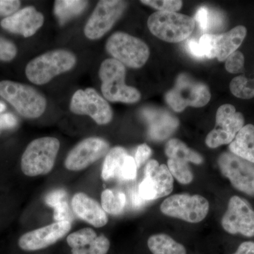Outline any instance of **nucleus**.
I'll list each match as a JSON object with an SVG mask.
<instances>
[{
    "label": "nucleus",
    "instance_id": "nucleus-32",
    "mask_svg": "<svg viewBox=\"0 0 254 254\" xmlns=\"http://www.w3.org/2000/svg\"><path fill=\"white\" fill-rule=\"evenodd\" d=\"M225 16L220 11L215 9L208 8V29L207 32L220 31L225 26Z\"/></svg>",
    "mask_w": 254,
    "mask_h": 254
},
{
    "label": "nucleus",
    "instance_id": "nucleus-43",
    "mask_svg": "<svg viewBox=\"0 0 254 254\" xmlns=\"http://www.w3.org/2000/svg\"><path fill=\"white\" fill-rule=\"evenodd\" d=\"M6 109V105L2 102L0 101V113H2Z\"/></svg>",
    "mask_w": 254,
    "mask_h": 254
},
{
    "label": "nucleus",
    "instance_id": "nucleus-5",
    "mask_svg": "<svg viewBox=\"0 0 254 254\" xmlns=\"http://www.w3.org/2000/svg\"><path fill=\"white\" fill-rule=\"evenodd\" d=\"M148 29L157 38L168 43H180L193 33L195 20L187 15L156 11L148 19Z\"/></svg>",
    "mask_w": 254,
    "mask_h": 254
},
{
    "label": "nucleus",
    "instance_id": "nucleus-37",
    "mask_svg": "<svg viewBox=\"0 0 254 254\" xmlns=\"http://www.w3.org/2000/svg\"><path fill=\"white\" fill-rule=\"evenodd\" d=\"M53 208L55 209L54 218L56 222L69 221V210L66 200L58 203Z\"/></svg>",
    "mask_w": 254,
    "mask_h": 254
},
{
    "label": "nucleus",
    "instance_id": "nucleus-22",
    "mask_svg": "<svg viewBox=\"0 0 254 254\" xmlns=\"http://www.w3.org/2000/svg\"><path fill=\"white\" fill-rule=\"evenodd\" d=\"M232 154L254 164V126L247 125L239 131L230 143Z\"/></svg>",
    "mask_w": 254,
    "mask_h": 254
},
{
    "label": "nucleus",
    "instance_id": "nucleus-18",
    "mask_svg": "<svg viewBox=\"0 0 254 254\" xmlns=\"http://www.w3.org/2000/svg\"><path fill=\"white\" fill-rule=\"evenodd\" d=\"M66 242L71 254H107L110 247V240L104 235L98 236L90 227L70 234Z\"/></svg>",
    "mask_w": 254,
    "mask_h": 254
},
{
    "label": "nucleus",
    "instance_id": "nucleus-31",
    "mask_svg": "<svg viewBox=\"0 0 254 254\" xmlns=\"http://www.w3.org/2000/svg\"><path fill=\"white\" fill-rule=\"evenodd\" d=\"M17 55V48L12 41L0 36V62H10Z\"/></svg>",
    "mask_w": 254,
    "mask_h": 254
},
{
    "label": "nucleus",
    "instance_id": "nucleus-34",
    "mask_svg": "<svg viewBox=\"0 0 254 254\" xmlns=\"http://www.w3.org/2000/svg\"><path fill=\"white\" fill-rule=\"evenodd\" d=\"M137 166L134 158L128 155L127 157L120 180L123 181H129L134 180L137 175Z\"/></svg>",
    "mask_w": 254,
    "mask_h": 254
},
{
    "label": "nucleus",
    "instance_id": "nucleus-10",
    "mask_svg": "<svg viewBox=\"0 0 254 254\" xmlns=\"http://www.w3.org/2000/svg\"><path fill=\"white\" fill-rule=\"evenodd\" d=\"M71 113L91 117L98 125H106L112 121L113 112L106 100L93 88L75 92L70 103Z\"/></svg>",
    "mask_w": 254,
    "mask_h": 254
},
{
    "label": "nucleus",
    "instance_id": "nucleus-36",
    "mask_svg": "<svg viewBox=\"0 0 254 254\" xmlns=\"http://www.w3.org/2000/svg\"><path fill=\"white\" fill-rule=\"evenodd\" d=\"M152 155V150L147 144H141L137 148L136 154H135L134 160L137 168L145 163V161L150 158Z\"/></svg>",
    "mask_w": 254,
    "mask_h": 254
},
{
    "label": "nucleus",
    "instance_id": "nucleus-21",
    "mask_svg": "<svg viewBox=\"0 0 254 254\" xmlns=\"http://www.w3.org/2000/svg\"><path fill=\"white\" fill-rule=\"evenodd\" d=\"M247 33V28L245 26H238L227 33L216 34L217 59L220 62L225 61L230 55L236 52L237 48L243 43Z\"/></svg>",
    "mask_w": 254,
    "mask_h": 254
},
{
    "label": "nucleus",
    "instance_id": "nucleus-12",
    "mask_svg": "<svg viewBox=\"0 0 254 254\" xmlns=\"http://www.w3.org/2000/svg\"><path fill=\"white\" fill-rule=\"evenodd\" d=\"M174 178L165 165L150 160L144 170V178L138 186V194L145 201L166 196L173 191Z\"/></svg>",
    "mask_w": 254,
    "mask_h": 254
},
{
    "label": "nucleus",
    "instance_id": "nucleus-11",
    "mask_svg": "<svg viewBox=\"0 0 254 254\" xmlns=\"http://www.w3.org/2000/svg\"><path fill=\"white\" fill-rule=\"evenodd\" d=\"M127 3L119 0L98 1L84 27V34L90 40H98L105 36L121 17Z\"/></svg>",
    "mask_w": 254,
    "mask_h": 254
},
{
    "label": "nucleus",
    "instance_id": "nucleus-20",
    "mask_svg": "<svg viewBox=\"0 0 254 254\" xmlns=\"http://www.w3.org/2000/svg\"><path fill=\"white\" fill-rule=\"evenodd\" d=\"M144 117L149 123L150 138L155 141L166 139L179 126L177 118L165 110L146 109Z\"/></svg>",
    "mask_w": 254,
    "mask_h": 254
},
{
    "label": "nucleus",
    "instance_id": "nucleus-7",
    "mask_svg": "<svg viewBox=\"0 0 254 254\" xmlns=\"http://www.w3.org/2000/svg\"><path fill=\"white\" fill-rule=\"evenodd\" d=\"M210 100L208 86L187 74L179 76L175 87L165 95L169 106L179 113L189 106L201 108L208 104Z\"/></svg>",
    "mask_w": 254,
    "mask_h": 254
},
{
    "label": "nucleus",
    "instance_id": "nucleus-39",
    "mask_svg": "<svg viewBox=\"0 0 254 254\" xmlns=\"http://www.w3.org/2000/svg\"><path fill=\"white\" fill-rule=\"evenodd\" d=\"M66 196V193L63 190H57L52 192L46 197V203L50 206L54 208L55 205L64 201L65 197Z\"/></svg>",
    "mask_w": 254,
    "mask_h": 254
},
{
    "label": "nucleus",
    "instance_id": "nucleus-35",
    "mask_svg": "<svg viewBox=\"0 0 254 254\" xmlns=\"http://www.w3.org/2000/svg\"><path fill=\"white\" fill-rule=\"evenodd\" d=\"M21 6L18 0H0V16H7L14 14Z\"/></svg>",
    "mask_w": 254,
    "mask_h": 254
},
{
    "label": "nucleus",
    "instance_id": "nucleus-17",
    "mask_svg": "<svg viewBox=\"0 0 254 254\" xmlns=\"http://www.w3.org/2000/svg\"><path fill=\"white\" fill-rule=\"evenodd\" d=\"M45 18L34 6H26L5 17L0 22L1 27L9 33L25 38L33 36L43 26Z\"/></svg>",
    "mask_w": 254,
    "mask_h": 254
},
{
    "label": "nucleus",
    "instance_id": "nucleus-4",
    "mask_svg": "<svg viewBox=\"0 0 254 254\" xmlns=\"http://www.w3.org/2000/svg\"><path fill=\"white\" fill-rule=\"evenodd\" d=\"M0 96L25 118H39L46 110V98L33 87L18 82L0 81Z\"/></svg>",
    "mask_w": 254,
    "mask_h": 254
},
{
    "label": "nucleus",
    "instance_id": "nucleus-1",
    "mask_svg": "<svg viewBox=\"0 0 254 254\" xmlns=\"http://www.w3.org/2000/svg\"><path fill=\"white\" fill-rule=\"evenodd\" d=\"M76 64L75 55L68 50L57 49L43 53L26 65V77L34 84H46L56 76L67 72Z\"/></svg>",
    "mask_w": 254,
    "mask_h": 254
},
{
    "label": "nucleus",
    "instance_id": "nucleus-30",
    "mask_svg": "<svg viewBox=\"0 0 254 254\" xmlns=\"http://www.w3.org/2000/svg\"><path fill=\"white\" fill-rule=\"evenodd\" d=\"M215 42H216V34L205 33L200 37L198 44L205 58L208 59H213L216 58Z\"/></svg>",
    "mask_w": 254,
    "mask_h": 254
},
{
    "label": "nucleus",
    "instance_id": "nucleus-14",
    "mask_svg": "<svg viewBox=\"0 0 254 254\" xmlns=\"http://www.w3.org/2000/svg\"><path fill=\"white\" fill-rule=\"evenodd\" d=\"M110 146L104 138L89 137L82 140L68 152L64 166L69 171H81L103 158Z\"/></svg>",
    "mask_w": 254,
    "mask_h": 254
},
{
    "label": "nucleus",
    "instance_id": "nucleus-6",
    "mask_svg": "<svg viewBox=\"0 0 254 254\" xmlns=\"http://www.w3.org/2000/svg\"><path fill=\"white\" fill-rule=\"evenodd\" d=\"M105 48L113 59L132 68L142 67L150 56L149 48L144 42L124 32L113 33Z\"/></svg>",
    "mask_w": 254,
    "mask_h": 254
},
{
    "label": "nucleus",
    "instance_id": "nucleus-3",
    "mask_svg": "<svg viewBox=\"0 0 254 254\" xmlns=\"http://www.w3.org/2000/svg\"><path fill=\"white\" fill-rule=\"evenodd\" d=\"M60 148V142L55 137H42L33 140L21 157V171L31 177L48 175L54 168Z\"/></svg>",
    "mask_w": 254,
    "mask_h": 254
},
{
    "label": "nucleus",
    "instance_id": "nucleus-25",
    "mask_svg": "<svg viewBox=\"0 0 254 254\" xmlns=\"http://www.w3.org/2000/svg\"><path fill=\"white\" fill-rule=\"evenodd\" d=\"M148 247L153 254H187L185 247L165 234L149 237Z\"/></svg>",
    "mask_w": 254,
    "mask_h": 254
},
{
    "label": "nucleus",
    "instance_id": "nucleus-26",
    "mask_svg": "<svg viewBox=\"0 0 254 254\" xmlns=\"http://www.w3.org/2000/svg\"><path fill=\"white\" fill-rule=\"evenodd\" d=\"M88 1L78 0H58L55 1L54 11L60 24L63 25L83 12Z\"/></svg>",
    "mask_w": 254,
    "mask_h": 254
},
{
    "label": "nucleus",
    "instance_id": "nucleus-40",
    "mask_svg": "<svg viewBox=\"0 0 254 254\" xmlns=\"http://www.w3.org/2000/svg\"><path fill=\"white\" fill-rule=\"evenodd\" d=\"M17 118L13 114L5 113L0 115V128H13L17 125Z\"/></svg>",
    "mask_w": 254,
    "mask_h": 254
},
{
    "label": "nucleus",
    "instance_id": "nucleus-19",
    "mask_svg": "<svg viewBox=\"0 0 254 254\" xmlns=\"http://www.w3.org/2000/svg\"><path fill=\"white\" fill-rule=\"evenodd\" d=\"M71 208L73 213L93 227H104L108 222L107 213L97 200L86 193H76L71 200Z\"/></svg>",
    "mask_w": 254,
    "mask_h": 254
},
{
    "label": "nucleus",
    "instance_id": "nucleus-2",
    "mask_svg": "<svg viewBox=\"0 0 254 254\" xmlns=\"http://www.w3.org/2000/svg\"><path fill=\"white\" fill-rule=\"evenodd\" d=\"M126 68L118 60L107 59L102 63L99 69L101 80V91L108 101L124 103H135L141 99V93L125 83Z\"/></svg>",
    "mask_w": 254,
    "mask_h": 254
},
{
    "label": "nucleus",
    "instance_id": "nucleus-23",
    "mask_svg": "<svg viewBox=\"0 0 254 254\" xmlns=\"http://www.w3.org/2000/svg\"><path fill=\"white\" fill-rule=\"evenodd\" d=\"M128 153L125 148L115 146L105 155L104 163L102 169V178L105 181H109L113 179L120 180Z\"/></svg>",
    "mask_w": 254,
    "mask_h": 254
},
{
    "label": "nucleus",
    "instance_id": "nucleus-29",
    "mask_svg": "<svg viewBox=\"0 0 254 254\" xmlns=\"http://www.w3.org/2000/svg\"><path fill=\"white\" fill-rule=\"evenodd\" d=\"M141 3L155 8L159 11L170 12H176L182 6V1L177 0H142Z\"/></svg>",
    "mask_w": 254,
    "mask_h": 254
},
{
    "label": "nucleus",
    "instance_id": "nucleus-9",
    "mask_svg": "<svg viewBox=\"0 0 254 254\" xmlns=\"http://www.w3.org/2000/svg\"><path fill=\"white\" fill-rule=\"evenodd\" d=\"M215 127L205 138L209 148H215L231 143L245 125V118L237 113L232 105H222L218 108L215 118Z\"/></svg>",
    "mask_w": 254,
    "mask_h": 254
},
{
    "label": "nucleus",
    "instance_id": "nucleus-28",
    "mask_svg": "<svg viewBox=\"0 0 254 254\" xmlns=\"http://www.w3.org/2000/svg\"><path fill=\"white\" fill-rule=\"evenodd\" d=\"M168 168L173 177L182 185H189L193 181V173L187 162L169 158Z\"/></svg>",
    "mask_w": 254,
    "mask_h": 254
},
{
    "label": "nucleus",
    "instance_id": "nucleus-24",
    "mask_svg": "<svg viewBox=\"0 0 254 254\" xmlns=\"http://www.w3.org/2000/svg\"><path fill=\"white\" fill-rule=\"evenodd\" d=\"M165 152L168 159H177L195 165H200L203 163V157L199 153L190 149L185 143L177 138L170 140L166 143Z\"/></svg>",
    "mask_w": 254,
    "mask_h": 254
},
{
    "label": "nucleus",
    "instance_id": "nucleus-33",
    "mask_svg": "<svg viewBox=\"0 0 254 254\" xmlns=\"http://www.w3.org/2000/svg\"><path fill=\"white\" fill-rule=\"evenodd\" d=\"M245 57L240 51H236L227 58L225 68L228 72L237 73L243 68Z\"/></svg>",
    "mask_w": 254,
    "mask_h": 254
},
{
    "label": "nucleus",
    "instance_id": "nucleus-38",
    "mask_svg": "<svg viewBox=\"0 0 254 254\" xmlns=\"http://www.w3.org/2000/svg\"><path fill=\"white\" fill-rule=\"evenodd\" d=\"M208 8L200 7L195 14V21L198 23L199 28L202 31L207 32L208 29Z\"/></svg>",
    "mask_w": 254,
    "mask_h": 254
},
{
    "label": "nucleus",
    "instance_id": "nucleus-16",
    "mask_svg": "<svg viewBox=\"0 0 254 254\" xmlns=\"http://www.w3.org/2000/svg\"><path fill=\"white\" fill-rule=\"evenodd\" d=\"M71 229L70 221L55 222L23 234L18 240V247L26 252L44 250L66 236Z\"/></svg>",
    "mask_w": 254,
    "mask_h": 254
},
{
    "label": "nucleus",
    "instance_id": "nucleus-41",
    "mask_svg": "<svg viewBox=\"0 0 254 254\" xmlns=\"http://www.w3.org/2000/svg\"><path fill=\"white\" fill-rule=\"evenodd\" d=\"M187 49L192 56L194 57L197 59L198 58V59H202V58H205L204 55L200 50L198 42L194 39H190L187 42Z\"/></svg>",
    "mask_w": 254,
    "mask_h": 254
},
{
    "label": "nucleus",
    "instance_id": "nucleus-15",
    "mask_svg": "<svg viewBox=\"0 0 254 254\" xmlns=\"http://www.w3.org/2000/svg\"><path fill=\"white\" fill-rule=\"evenodd\" d=\"M224 230L231 235L241 234L254 237V210L240 197L232 196L229 200L227 211L222 219Z\"/></svg>",
    "mask_w": 254,
    "mask_h": 254
},
{
    "label": "nucleus",
    "instance_id": "nucleus-42",
    "mask_svg": "<svg viewBox=\"0 0 254 254\" xmlns=\"http://www.w3.org/2000/svg\"><path fill=\"white\" fill-rule=\"evenodd\" d=\"M233 254H254V242H243Z\"/></svg>",
    "mask_w": 254,
    "mask_h": 254
},
{
    "label": "nucleus",
    "instance_id": "nucleus-8",
    "mask_svg": "<svg viewBox=\"0 0 254 254\" xmlns=\"http://www.w3.org/2000/svg\"><path fill=\"white\" fill-rule=\"evenodd\" d=\"M160 210L167 216L198 223L208 215L209 203L202 195L182 193L166 198L160 205Z\"/></svg>",
    "mask_w": 254,
    "mask_h": 254
},
{
    "label": "nucleus",
    "instance_id": "nucleus-27",
    "mask_svg": "<svg viewBox=\"0 0 254 254\" xmlns=\"http://www.w3.org/2000/svg\"><path fill=\"white\" fill-rule=\"evenodd\" d=\"M126 203V195L121 190L108 189L102 192L101 206L106 213L120 215L125 210Z\"/></svg>",
    "mask_w": 254,
    "mask_h": 254
},
{
    "label": "nucleus",
    "instance_id": "nucleus-13",
    "mask_svg": "<svg viewBox=\"0 0 254 254\" xmlns=\"http://www.w3.org/2000/svg\"><path fill=\"white\" fill-rule=\"evenodd\" d=\"M222 175L232 186L246 194L254 196V164L232 154L224 153L218 159Z\"/></svg>",
    "mask_w": 254,
    "mask_h": 254
}]
</instances>
